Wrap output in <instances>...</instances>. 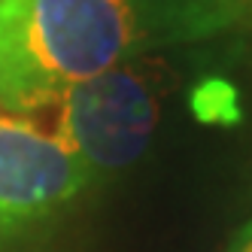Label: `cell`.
<instances>
[{"label": "cell", "mask_w": 252, "mask_h": 252, "mask_svg": "<svg viewBox=\"0 0 252 252\" xmlns=\"http://www.w3.org/2000/svg\"><path fill=\"white\" fill-rule=\"evenodd\" d=\"M249 0H0V110L28 116L155 43L231 28Z\"/></svg>", "instance_id": "6da1fadb"}, {"label": "cell", "mask_w": 252, "mask_h": 252, "mask_svg": "<svg viewBox=\"0 0 252 252\" xmlns=\"http://www.w3.org/2000/svg\"><path fill=\"white\" fill-rule=\"evenodd\" d=\"M55 106V134L82 158L92 176L137 161L155 128V97L146 79L125 64L70 88Z\"/></svg>", "instance_id": "7a4b0ae2"}, {"label": "cell", "mask_w": 252, "mask_h": 252, "mask_svg": "<svg viewBox=\"0 0 252 252\" xmlns=\"http://www.w3.org/2000/svg\"><path fill=\"white\" fill-rule=\"evenodd\" d=\"M88 179L82 158L58 134L0 110V243L52 219Z\"/></svg>", "instance_id": "3957f363"}, {"label": "cell", "mask_w": 252, "mask_h": 252, "mask_svg": "<svg viewBox=\"0 0 252 252\" xmlns=\"http://www.w3.org/2000/svg\"><path fill=\"white\" fill-rule=\"evenodd\" d=\"M228 252H252V219L240 228V234L234 237V243H231Z\"/></svg>", "instance_id": "277c9868"}]
</instances>
